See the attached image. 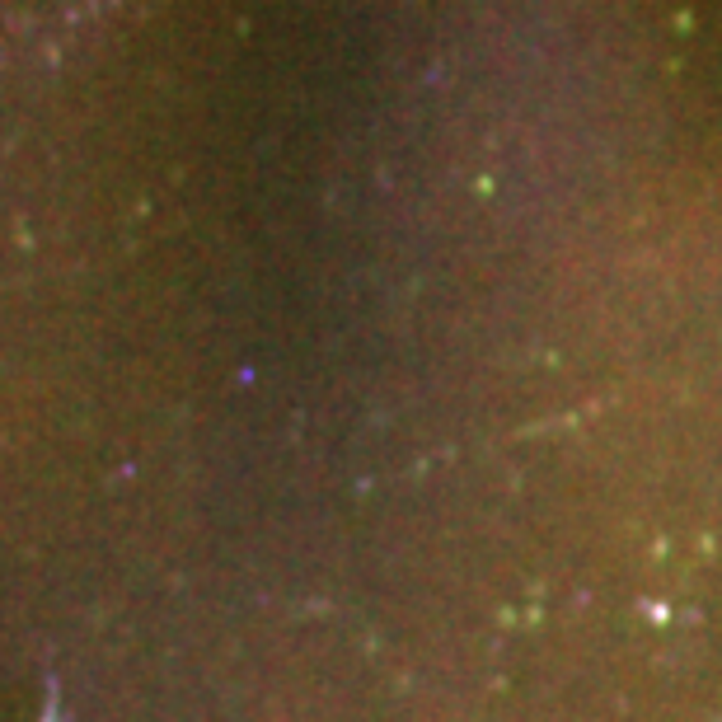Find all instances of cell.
Instances as JSON below:
<instances>
[{
    "mask_svg": "<svg viewBox=\"0 0 722 722\" xmlns=\"http://www.w3.org/2000/svg\"><path fill=\"white\" fill-rule=\"evenodd\" d=\"M104 0H0V61L33 47L47 33L80 24Z\"/></svg>",
    "mask_w": 722,
    "mask_h": 722,
    "instance_id": "1",
    "label": "cell"
}]
</instances>
